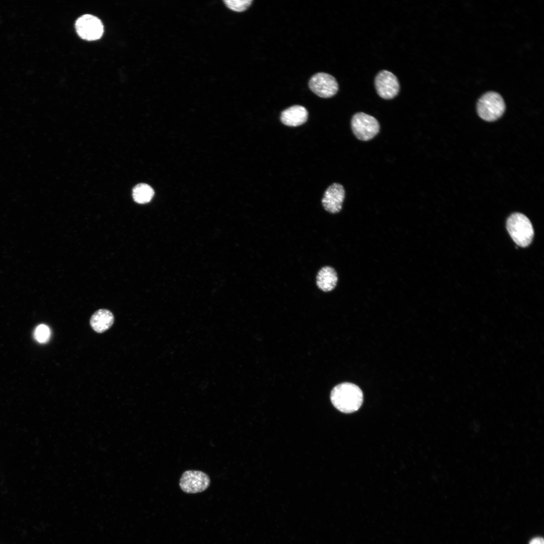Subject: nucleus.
I'll list each match as a JSON object with an SVG mask.
<instances>
[{
  "label": "nucleus",
  "mask_w": 544,
  "mask_h": 544,
  "mask_svg": "<svg viewBox=\"0 0 544 544\" xmlns=\"http://www.w3.org/2000/svg\"><path fill=\"white\" fill-rule=\"evenodd\" d=\"M330 399L334 406L344 413H351L361 406L363 395L361 389L349 382L342 383L331 390Z\"/></svg>",
  "instance_id": "nucleus-1"
},
{
  "label": "nucleus",
  "mask_w": 544,
  "mask_h": 544,
  "mask_svg": "<svg viewBox=\"0 0 544 544\" xmlns=\"http://www.w3.org/2000/svg\"><path fill=\"white\" fill-rule=\"evenodd\" d=\"M507 230L515 243L526 247L531 242L534 235L532 225L528 218L521 213H514L507 219Z\"/></svg>",
  "instance_id": "nucleus-2"
},
{
  "label": "nucleus",
  "mask_w": 544,
  "mask_h": 544,
  "mask_svg": "<svg viewBox=\"0 0 544 544\" xmlns=\"http://www.w3.org/2000/svg\"><path fill=\"white\" fill-rule=\"evenodd\" d=\"M505 104L502 96L497 92H489L483 95L477 103L480 117L487 121L499 119L504 113Z\"/></svg>",
  "instance_id": "nucleus-3"
},
{
  "label": "nucleus",
  "mask_w": 544,
  "mask_h": 544,
  "mask_svg": "<svg viewBox=\"0 0 544 544\" xmlns=\"http://www.w3.org/2000/svg\"><path fill=\"white\" fill-rule=\"evenodd\" d=\"M354 135L360 140L366 141L373 138L379 131V124L373 116L363 112L354 114L351 120Z\"/></svg>",
  "instance_id": "nucleus-4"
},
{
  "label": "nucleus",
  "mask_w": 544,
  "mask_h": 544,
  "mask_svg": "<svg viewBox=\"0 0 544 544\" xmlns=\"http://www.w3.org/2000/svg\"><path fill=\"white\" fill-rule=\"evenodd\" d=\"M210 479L205 472L195 470L184 471L179 480L181 489L188 494L200 493L209 487Z\"/></svg>",
  "instance_id": "nucleus-5"
},
{
  "label": "nucleus",
  "mask_w": 544,
  "mask_h": 544,
  "mask_svg": "<svg viewBox=\"0 0 544 544\" xmlns=\"http://www.w3.org/2000/svg\"><path fill=\"white\" fill-rule=\"evenodd\" d=\"M75 27L80 37L87 40L98 39L103 33L101 21L97 17L89 14L79 17L76 21Z\"/></svg>",
  "instance_id": "nucleus-6"
},
{
  "label": "nucleus",
  "mask_w": 544,
  "mask_h": 544,
  "mask_svg": "<svg viewBox=\"0 0 544 544\" xmlns=\"http://www.w3.org/2000/svg\"><path fill=\"white\" fill-rule=\"evenodd\" d=\"M310 90L321 98H330L336 94L338 91V84L331 75L319 73L313 76L309 82Z\"/></svg>",
  "instance_id": "nucleus-7"
},
{
  "label": "nucleus",
  "mask_w": 544,
  "mask_h": 544,
  "mask_svg": "<svg viewBox=\"0 0 544 544\" xmlns=\"http://www.w3.org/2000/svg\"><path fill=\"white\" fill-rule=\"evenodd\" d=\"M375 86L378 94L384 99L395 97L399 90V84L396 77L391 72L383 70L375 79Z\"/></svg>",
  "instance_id": "nucleus-8"
},
{
  "label": "nucleus",
  "mask_w": 544,
  "mask_h": 544,
  "mask_svg": "<svg viewBox=\"0 0 544 544\" xmlns=\"http://www.w3.org/2000/svg\"><path fill=\"white\" fill-rule=\"evenodd\" d=\"M345 196L343 185L337 183L331 184L325 190L322 199L324 209L331 214L338 213L342 210Z\"/></svg>",
  "instance_id": "nucleus-9"
},
{
  "label": "nucleus",
  "mask_w": 544,
  "mask_h": 544,
  "mask_svg": "<svg viewBox=\"0 0 544 544\" xmlns=\"http://www.w3.org/2000/svg\"><path fill=\"white\" fill-rule=\"evenodd\" d=\"M308 117V111L303 106L294 105L284 110L281 115L282 122L289 126H297L304 123Z\"/></svg>",
  "instance_id": "nucleus-10"
},
{
  "label": "nucleus",
  "mask_w": 544,
  "mask_h": 544,
  "mask_svg": "<svg viewBox=\"0 0 544 544\" xmlns=\"http://www.w3.org/2000/svg\"><path fill=\"white\" fill-rule=\"evenodd\" d=\"M316 285L319 289L328 292L334 289L338 282L337 274L335 269L329 266L322 267L316 276Z\"/></svg>",
  "instance_id": "nucleus-11"
},
{
  "label": "nucleus",
  "mask_w": 544,
  "mask_h": 544,
  "mask_svg": "<svg viewBox=\"0 0 544 544\" xmlns=\"http://www.w3.org/2000/svg\"><path fill=\"white\" fill-rule=\"evenodd\" d=\"M114 320V316L110 311L101 309L93 314L90 318V324L95 331L102 333L111 327Z\"/></svg>",
  "instance_id": "nucleus-12"
},
{
  "label": "nucleus",
  "mask_w": 544,
  "mask_h": 544,
  "mask_svg": "<svg viewBox=\"0 0 544 544\" xmlns=\"http://www.w3.org/2000/svg\"><path fill=\"white\" fill-rule=\"evenodd\" d=\"M153 189L147 184L140 183L137 185L132 189V197L134 200L140 204L149 202L153 197Z\"/></svg>",
  "instance_id": "nucleus-13"
},
{
  "label": "nucleus",
  "mask_w": 544,
  "mask_h": 544,
  "mask_svg": "<svg viewBox=\"0 0 544 544\" xmlns=\"http://www.w3.org/2000/svg\"><path fill=\"white\" fill-rule=\"evenodd\" d=\"M230 9L238 12L246 10L251 4L252 0H226L224 1Z\"/></svg>",
  "instance_id": "nucleus-14"
},
{
  "label": "nucleus",
  "mask_w": 544,
  "mask_h": 544,
  "mask_svg": "<svg viewBox=\"0 0 544 544\" xmlns=\"http://www.w3.org/2000/svg\"><path fill=\"white\" fill-rule=\"evenodd\" d=\"M50 336V329L45 324H40L38 325L35 330V338L39 343H43L47 342L49 340Z\"/></svg>",
  "instance_id": "nucleus-15"
},
{
  "label": "nucleus",
  "mask_w": 544,
  "mask_h": 544,
  "mask_svg": "<svg viewBox=\"0 0 544 544\" xmlns=\"http://www.w3.org/2000/svg\"><path fill=\"white\" fill-rule=\"evenodd\" d=\"M529 544H544V541L542 538L536 537L532 539Z\"/></svg>",
  "instance_id": "nucleus-16"
}]
</instances>
